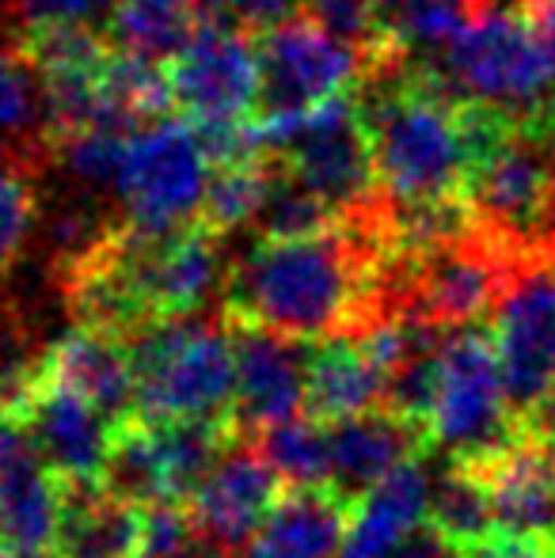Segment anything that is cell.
Returning <instances> with one entry per match:
<instances>
[{
	"instance_id": "cell-1",
	"label": "cell",
	"mask_w": 555,
	"mask_h": 558,
	"mask_svg": "<svg viewBox=\"0 0 555 558\" xmlns=\"http://www.w3.org/2000/svg\"><path fill=\"white\" fill-rule=\"evenodd\" d=\"M388 251L385 206L304 240H263L229 263L225 316L301 342L358 335L373 319V281Z\"/></svg>"
},
{
	"instance_id": "cell-2",
	"label": "cell",
	"mask_w": 555,
	"mask_h": 558,
	"mask_svg": "<svg viewBox=\"0 0 555 558\" xmlns=\"http://www.w3.org/2000/svg\"><path fill=\"white\" fill-rule=\"evenodd\" d=\"M137 376V422H232L237 327L221 316H168L126 338Z\"/></svg>"
},
{
	"instance_id": "cell-3",
	"label": "cell",
	"mask_w": 555,
	"mask_h": 558,
	"mask_svg": "<svg viewBox=\"0 0 555 558\" xmlns=\"http://www.w3.org/2000/svg\"><path fill=\"white\" fill-rule=\"evenodd\" d=\"M468 104L491 107L521 125H552L555 61L514 0H487L442 58Z\"/></svg>"
},
{
	"instance_id": "cell-4",
	"label": "cell",
	"mask_w": 555,
	"mask_h": 558,
	"mask_svg": "<svg viewBox=\"0 0 555 558\" xmlns=\"http://www.w3.org/2000/svg\"><path fill=\"white\" fill-rule=\"evenodd\" d=\"M498 353L483 327H453L437 353V391L426 437L457 463H483L518 437Z\"/></svg>"
},
{
	"instance_id": "cell-5",
	"label": "cell",
	"mask_w": 555,
	"mask_h": 558,
	"mask_svg": "<svg viewBox=\"0 0 555 558\" xmlns=\"http://www.w3.org/2000/svg\"><path fill=\"white\" fill-rule=\"evenodd\" d=\"M214 175L202 137L186 122H153L137 130L114 179V206L130 232L171 235L198 225Z\"/></svg>"
},
{
	"instance_id": "cell-6",
	"label": "cell",
	"mask_w": 555,
	"mask_h": 558,
	"mask_svg": "<svg viewBox=\"0 0 555 558\" xmlns=\"http://www.w3.org/2000/svg\"><path fill=\"white\" fill-rule=\"evenodd\" d=\"M232 422H130L114 434L104 486L134 506L191 501L217 456L232 445Z\"/></svg>"
},
{
	"instance_id": "cell-7",
	"label": "cell",
	"mask_w": 555,
	"mask_h": 558,
	"mask_svg": "<svg viewBox=\"0 0 555 558\" xmlns=\"http://www.w3.org/2000/svg\"><path fill=\"white\" fill-rule=\"evenodd\" d=\"M278 160L339 217H362L381 206L370 133H365L354 92L335 96L319 104L316 111H309L304 125Z\"/></svg>"
},
{
	"instance_id": "cell-8",
	"label": "cell",
	"mask_w": 555,
	"mask_h": 558,
	"mask_svg": "<svg viewBox=\"0 0 555 558\" xmlns=\"http://www.w3.org/2000/svg\"><path fill=\"white\" fill-rule=\"evenodd\" d=\"M4 422L27 429L31 445L38 448L46 468L65 486L104 483L119 429L76 391L46 380L35 368L27 380L4 391Z\"/></svg>"
},
{
	"instance_id": "cell-9",
	"label": "cell",
	"mask_w": 555,
	"mask_h": 558,
	"mask_svg": "<svg viewBox=\"0 0 555 558\" xmlns=\"http://www.w3.org/2000/svg\"><path fill=\"white\" fill-rule=\"evenodd\" d=\"M260 107L263 114L316 111L362 84L365 58L312 20H293L260 35Z\"/></svg>"
},
{
	"instance_id": "cell-10",
	"label": "cell",
	"mask_w": 555,
	"mask_h": 558,
	"mask_svg": "<svg viewBox=\"0 0 555 558\" xmlns=\"http://www.w3.org/2000/svg\"><path fill=\"white\" fill-rule=\"evenodd\" d=\"M491 342L506 396L521 422L555 396V270L548 263L526 266L506 286L503 301L491 312Z\"/></svg>"
},
{
	"instance_id": "cell-11",
	"label": "cell",
	"mask_w": 555,
	"mask_h": 558,
	"mask_svg": "<svg viewBox=\"0 0 555 558\" xmlns=\"http://www.w3.org/2000/svg\"><path fill=\"white\" fill-rule=\"evenodd\" d=\"M281 478L248 437H232V445L217 456L209 475L191 494L186 509L198 536L221 555H237L260 536L267 517L281 501Z\"/></svg>"
},
{
	"instance_id": "cell-12",
	"label": "cell",
	"mask_w": 555,
	"mask_h": 558,
	"mask_svg": "<svg viewBox=\"0 0 555 558\" xmlns=\"http://www.w3.org/2000/svg\"><path fill=\"white\" fill-rule=\"evenodd\" d=\"M168 76L194 125L240 122L260 104V50L244 31H198L168 61Z\"/></svg>"
},
{
	"instance_id": "cell-13",
	"label": "cell",
	"mask_w": 555,
	"mask_h": 558,
	"mask_svg": "<svg viewBox=\"0 0 555 558\" xmlns=\"http://www.w3.org/2000/svg\"><path fill=\"white\" fill-rule=\"evenodd\" d=\"M237 327V399H232L237 437H260L281 422L301 418L309 403L312 345L263 327Z\"/></svg>"
},
{
	"instance_id": "cell-14",
	"label": "cell",
	"mask_w": 555,
	"mask_h": 558,
	"mask_svg": "<svg viewBox=\"0 0 555 558\" xmlns=\"http://www.w3.org/2000/svg\"><path fill=\"white\" fill-rule=\"evenodd\" d=\"M61 478L46 468L27 429L0 422V547L20 558H46L58 547Z\"/></svg>"
},
{
	"instance_id": "cell-15",
	"label": "cell",
	"mask_w": 555,
	"mask_h": 558,
	"mask_svg": "<svg viewBox=\"0 0 555 558\" xmlns=\"http://www.w3.org/2000/svg\"><path fill=\"white\" fill-rule=\"evenodd\" d=\"M468 468L487 486L495 536L555 547V445L518 429L503 452Z\"/></svg>"
},
{
	"instance_id": "cell-16",
	"label": "cell",
	"mask_w": 555,
	"mask_h": 558,
	"mask_svg": "<svg viewBox=\"0 0 555 558\" xmlns=\"http://www.w3.org/2000/svg\"><path fill=\"white\" fill-rule=\"evenodd\" d=\"M38 373L88 399L114 429L130 426L137 418L134 357H130V345L122 335L76 324L73 331L46 345Z\"/></svg>"
},
{
	"instance_id": "cell-17",
	"label": "cell",
	"mask_w": 555,
	"mask_h": 558,
	"mask_svg": "<svg viewBox=\"0 0 555 558\" xmlns=\"http://www.w3.org/2000/svg\"><path fill=\"white\" fill-rule=\"evenodd\" d=\"M426 445V429L408 422L403 414L388 411V407L327 422V448H331L327 490H335L347 506H354L365 490H373L381 478L393 475L400 463L415 460Z\"/></svg>"
},
{
	"instance_id": "cell-18",
	"label": "cell",
	"mask_w": 555,
	"mask_h": 558,
	"mask_svg": "<svg viewBox=\"0 0 555 558\" xmlns=\"http://www.w3.org/2000/svg\"><path fill=\"white\" fill-rule=\"evenodd\" d=\"M434 475L408 460L354 501L335 558H393L396 547L430 521Z\"/></svg>"
},
{
	"instance_id": "cell-19",
	"label": "cell",
	"mask_w": 555,
	"mask_h": 558,
	"mask_svg": "<svg viewBox=\"0 0 555 558\" xmlns=\"http://www.w3.org/2000/svg\"><path fill=\"white\" fill-rule=\"evenodd\" d=\"M58 558H137L141 506L119 498L104 483H61Z\"/></svg>"
},
{
	"instance_id": "cell-20",
	"label": "cell",
	"mask_w": 555,
	"mask_h": 558,
	"mask_svg": "<svg viewBox=\"0 0 555 558\" xmlns=\"http://www.w3.org/2000/svg\"><path fill=\"white\" fill-rule=\"evenodd\" d=\"M388 376L354 335H331L309 357V418L339 422L385 407Z\"/></svg>"
},
{
	"instance_id": "cell-21",
	"label": "cell",
	"mask_w": 555,
	"mask_h": 558,
	"mask_svg": "<svg viewBox=\"0 0 555 558\" xmlns=\"http://www.w3.org/2000/svg\"><path fill=\"white\" fill-rule=\"evenodd\" d=\"M0 153L20 156L38 171L53 160L43 73L15 43H0Z\"/></svg>"
},
{
	"instance_id": "cell-22",
	"label": "cell",
	"mask_w": 555,
	"mask_h": 558,
	"mask_svg": "<svg viewBox=\"0 0 555 558\" xmlns=\"http://www.w3.org/2000/svg\"><path fill=\"white\" fill-rule=\"evenodd\" d=\"M198 35V0H119L107 43L119 53L168 65Z\"/></svg>"
},
{
	"instance_id": "cell-23",
	"label": "cell",
	"mask_w": 555,
	"mask_h": 558,
	"mask_svg": "<svg viewBox=\"0 0 555 558\" xmlns=\"http://www.w3.org/2000/svg\"><path fill=\"white\" fill-rule=\"evenodd\" d=\"M487 0H377L381 35L411 58L445 53Z\"/></svg>"
},
{
	"instance_id": "cell-24",
	"label": "cell",
	"mask_w": 555,
	"mask_h": 558,
	"mask_svg": "<svg viewBox=\"0 0 555 558\" xmlns=\"http://www.w3.org/2000/svg\"><path fill=\"white\" fill-rule=\"evenodd\" d=\"M430 524L437 532H445L457 547H464V551H472V547L487 544L495 536V513H491L487 486L468 463L453 460L449 468L434 475Z\"/></svg>"
},
{
	"instance_id": "cell-25",
	"label": "cell",
	"mask_w": 555,
	"mask_h": 558,
	"mask_svg": "<svg viewBox=\"0 0 555 558\" xmlns=\"http://www.w3.org/2000/svg\"><path fill=\"white\" fill-rule=\"evenodd\" d=\"M342 217L327 206L319 194H312L278 156H270V186L255 228L263 240H304V235L331 232Z\"/></svg>"
},
{
	"instance_id": "cell-26",
	"label": "cell",
	"mask_w": 555,
	"mask_h": 558,
	"mask_svg": "<svg viewBox=\"0 0 555 558\" xmlns=\"http://www.w3.org/2000/svg\"><path fill=\"white\" fill-rule=\"evenodd\" d=\"M267 186H270V156L221 163L209 175L198 225H206L217 235H229L244 225H255L263 202H267Z\"/></svg>"
},
{
	"instance_id": "cell-27",
	"label": "cell",
	"mask_w": 555,
	"mask_h": 558,
	"mask_svg": "<svg viewBox=\"0 0 555 558\" xmlns=\"http://www.w3.org/2000/svg\"><path fill=\"white\" fill-rule=\"evenodd\" d=\"M260 448L278 471L289 490L304 486H327L331 478V448H327V422L293 418L260 434Z\"/></svg>"
},
{
	"instance_id": "cell-28",
	"label": "cell",
	"mask_w": 555,
	"mask_h": 558,
	"mask_svg": "<svg viewBox=\"0 0 555 558\" xmlns=\"http://www.w3.org/2000/svg\"><path fill=\"white\" fill-rule=\"evenodd\" d=\"M43 221L38 202V168L20 156L0 153V274L20 263Z\"/></svg>"
},
{
	"instance_id": "cell-29",
	"label": "cell",
	"mask_w": 555,
	"mask_h": 558,
	"mask_svg": "<svg viewBox=\"0 0 555 558\" xmlns=\"http://www.w3.org/2000/svg\"><path fill=\"white\" fill-rule=\"evenodd\" d=\"M134 133L122 130H107V125H92V130H81L73 137L58 141L53 145V163L65 168V175L73 179L81 191H114V179L122 171V156H126V145Z\"/></svg>"
},
{
	"instance_id": "cell-30",
	"label": "cell",
	"mask_w": 555,
	"mask_h": 558,
	"mask_svg": "<svg viewBox=\"0 0 555 558\" xmlns=\"http://www.w3.org/2000/svg\"><path fill=\"white\" fill-rule=\"evenodd\" d=\"M312 23L324 27L327 35H335L339 43L354 46L365 58V69H373L377 61L393 58V50L381 35V20H377V0H304Z\"/></svg>"
},
{
	"instance_id": "cell-31",
	"label": "cell",
	"mask_w": 555,
	"mask_h": 558,
	"mask_svg": "<svg viewBox=\"0 0 555 558\" xmlns=\"http://www.w3.org/2000/svg\"><path fill=\"white\" fill-rule=\"evenodd\" d=\"M119 0H0L4 27H12L8 43H20L23 35L43 27H99L111 23Z\"/></svg>"
},
{
	"instance_id": "cell-32",
	"label": "cell",
	"mask_w": 555,
	"mask_h": 558,
	"mask_svg": "<svg viewBox=\"0 0 555 558\" xmlns=\"http://www.w3.org/2000/svg\"><path fill=\"white\" fill-rule=\"evenodd\" d=\"M202 544L183 501H156L141 506V555L137 558H183Z\"/></svg>"
},
{
	"instance_id": "cell-33",
	"label": "cell",
	"mask_w": 555,
	"mask_h": 558,
	"mask_svg": "<svg viewBox=\"0 0 555 558\" xmlns=\"http://www.w3.org/2000/svg\"><path fill=\"white\" fill-rule=\"evenodd\" d=\"M35 353V331H31L27 316L0 293V388H15L20 380H27L38 368Z\"/></svg>"
},
{
	"instance_id": "cell-34",
	"label": "cell",
	"mask_w": 555,
	"mask_h": 558,
	"mask_svg": "<svg viewBox=\"0 0 555 558\" xmlns=\"http://www.w3.org/2000/svg\"><path fill=\"white\" fill-rule=\"evenodd\" d=\"M393 558H464V547H457L445 532H437L434 524L426 521L396 547Z\"/></svg>"
},
{
	"instance_id": "cell-35",
	"label": "cell",
	"mask_w": 555,
	"mask_h": 558,
	"mask_svg": "<svg viewBox=\"0 0 555 558\" xmlns=\"http://www.w3.org/2000/svg\"><path fill=\"white\" fill-rule=\"evenodd\" d=\"M468 558H555V547L552 544H536V539L491 536L487 544L472 547Z\"/></svg>"
},
{
	"instance_id": "cell-36",
	"label": "cell",
	"mask_w": 555,
	"mask_h": 558,
	"mask_svg": "<svg viewBox=\"0 0 555 558\" xmlns=\"http://www.w3.org/2000/svg\"><path fill=\"white\" fill-rule=\"evenodd\" d=\"M521 8H526L533 31L541 35L548 58L555 61V0H521Z\"/></svg>"
},
{
	"instance_id": "cell-37",
	"label": "cell",
	"mask_w": 555,
	"mask_h": 558,
	"mask_svg": "<svg viewBox=\"0 0 555 558\" xmlns=\"http://www.w3.org/2000/svg\"><path fill=\"white\" fill-rule=\"evenodd\" d=\"M240 558H312V555L297 551V547L281 544L278 536H270V532L260 529V536H255L252 544H248L244 551H240Z\"/></svg>"
},
{
	"instance_id": "cell-38",
	"label": "cell",
	"mask_w": 555,
	"mask_h": 558,
	"mask_svg": "<svg viewBox=\"0 0 555 558\" xmlns=\"http://www.w3.org/2000/svg\"><path fill=\"white\" fill-rule=\"evenodd\" d=\"M183 558H229V555H221V551H217V547H209L206 539H202V544L194 547V551H186Z\"/></svg>"
},
{
	"instance_id": "cell-39",
	"label": "cell",
	"mask_w": 555,
	"mask_h": 558,
	"mask_svg": "<svg viewBox=\"0 0 555 558\" xmlns=\"http://www.w3.org/2000/svg\"><path fill=\"white\" fill-rule=\"evenodd\" d=\"M0 422H4V388H0Z\"/></svg>"
}]
</instances>
